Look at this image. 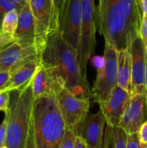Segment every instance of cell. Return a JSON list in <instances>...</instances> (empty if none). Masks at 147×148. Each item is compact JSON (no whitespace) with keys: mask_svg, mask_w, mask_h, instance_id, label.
<instances>
[{"mask_svg":"<svg viewBox=\"0 0 147 148\" xmlns=\"http://www.w3.org/2000/svg\"><path fill=\"white\" fill-rule=\"evenodd\" d=\"M10 101V92L1 91L0 92V111L4 113L8 111Z\"/></svg>","mask_w":147,"mask_h":148,"instance_id":"24","label":"cell"},{"mask_svg":"<svg viewBox=\"0 0 147 148\" xmlns=\"http://www.w3.org/2000/svg\"><path fill=\"white\" fill-rule=\"evenodd\" d=\"M130 97L129 92L117 86L108 99L99 105L108 127H120L121 119Z\"/></svg>","mask_w":147,"mask_h":148,"instance_id":"15","label":"cell"},{"mask_svg":"<svg viewBox=\"0 0 147 148\" xmlns=\"http://www.w3.org/2000/svg\"><path fill=\"white\" fill-rule=\"evenodd\" d=\"M143 17L147 16V0H138Z\"/></svg>","mask_w":147,"mask_h":148,"instance_id":"33","label":"cell"},{"mask_svg":"<svg viewBox=\"0 0 147 148\" xmlns=\"http://www.w3.org/2000/svg\"><path fill=\"white\" fill-rule=\"evenodd\" d=\"M105 124V119L99 109L95 114L88 113L73 130L75 135L84 140L88 148H108L106 137H104Z\"/></svg>","mask_w":147,"mask_h":148,"instance_id":"9","label":"cell"},{"mask_svg":"<svg viewBox=\"0 0 147 148\" xmlns=\"http://www.w3.org/2000/svg\"><path fill=\"white\" fill-rule=\"evenodd\" d=\"M1 48H2V47H1ZM0 49H1V48H0Z\"/></svg>","mask_w":147,"mask_h":148,"instance_id":"38","label":"cell"},{"mask_svg":"<svg viewBox=\"0 0 147 148\" xmlns=\"http://www.w3.org/2000/svg\"><path fill=\"white\" fill-rule=\"evenodd\" d=\"M15 41L24 46H37L43 49L45 45L39 43L36 35L34 17L30 4H27L19 12L18 25L14 36Z\"/></svg>","mask_w":147,"mask_h":148,"instance_id":"17","label":"cell"},{"mask_svg":"<svg viewBox=\"0 0 147 148\" xmlns=\"http://www.w3.org/2000/svg\"><path fill=\"white\" fill-rule=\"evenodd\" d=\"M1 148H7V147H6V146H4V147H2Z\"/></svg>","mask_w":147,"mask_h":148,"instance_id":"37","label":"cell"},{"mask_svg":"<svg viewBox=\"0 0 147 148\" xmlns=\"http://www.w3.org/2000/svg\"><path fill=\"white\" fill-rule=\"evenodd\" d=\"M59 33L65 43L77 51L82 25L81 0L59 1Z\"/></svg>","mask_w":147,"mask_h":148,"instance_id":"7","label":"cell"},{"mask_svg":"<svg viewBox=\"0 0 147 148\" xmlns=\"http://www.w3.org/2000/svg\"><path fill=\"white\" fill-rule=\"evenodd\" d=\"M140 144L147 145V120L142 124L138 132Z\"/></svg>","mask_w":147,"mask_h":148,"instance_id":"27","label":"cell"},{"mask_svg":"<svg viewBox=\"0 0 147 148\" xmlns=\"http://www.w3.org/2000/svg\"><path fill=\"white\" fill-rule=\"evenodd\" d=\"M31 82L24 89L10 92L5 143L7 148H24L25 146L31 126L35 101Z\"/></svg>","mask_w":147,"mask_h":148,"instance_id":"4","label":"cell"},{"mask_svg":"<svg viewBox=\"0 0 147 148\" xmlns=\"http://www.w3.org/2000/svg\"><path fill=\"white\" fill-rule=\"evenodd\" d=\"M10 72H0V92L2 91L6 84L7 83L9 79H10Z\"/></svg>","mask_w":147,"mask_h":148,"instance_id":"31","label":"cell"},{"mask_svg":"<svg viewBox=\"0 0 147 148\" xmlns=\"http://www.w3.org/2000/svg\"><path fill=\"white\" fill-rule=\"evenodd\" d=\"M32 90L35 99L43 95H59L64 88V83L56 71L51 66L40 64L31 82Z\"/></svg>","mask_w":147,"mask_h":148,"instance_id":"12","label":"cell"},{"mask_svg":"<svg viewBox=\"0 0 147 148\" xmlns=\"http://www.w3.org/2000/svg\"><path fill=\"white\" fill-rule=\"evenodd\" d=\"M127 148H140L138 133L127 135Z\"/></svg>","mask_w":147,"mask_h":148,"instance_id":"26","label":"cell"},{"mask_svg":"<svg viewBox=\"0 0 147 148\" xmlns=\"http://www.w3.org/2000/svg\"><path fill=\"white\" fill-rule=\"evenodd\" d=\"M146 109H147V94H146Z\"/></svg>","mask_w":147,"mask_h":148,"instance_id":"36","label":"cell"},{"mask_svg":"<svg viewBox=\"0 0 147 148\" xmlns=\"http://www.w3.org/2000/svg\"><path fill=\"white\" fill-rule=\"evenodd\" d=\"M131 66L132 60L129 50L118 52L117 86L129 94L131 89Z\"/></svg>","mask_w":147,"mask_h":148,"instance_id":"18","label":"cell"},{"mask_svg":"<svg viewBox=\"0 0 147 148\" xmlns=\"http://www.w3.org/2000/svg\"><path fill=\"white\" fill-rule=\"evenodd\" d=\"M103 56L105 64L102 69L97 70L96 79L91 90L92 98L99 105L108 99L114 88L117 87L118 51L105 44Z\"/></svg>","mask_w":147,"mask_h":148,"instance_id":"8","label":"cell"},{"mask_svg":"<svg viewBox=\"0 0 147 148\" xmlns=\"http://www.w3.org/2000/svg\"><path fill=\"white\" fill-rule=\"evenodd\" d=\"M145 87L146 94H147V53L146 55V72H145Z\"/></svg>","mask_w":147,"mask_h":148,"instance_id":"34","label":"cell"},{"mask_svg":"<svg viewBox=\"0 0 147 148\" xmlns=\"http://www.w3.org/2000/svg\"><path fill=\"white\" fill-rule=\"evenodd\" d=\"M31 123L36 148H60L66 125L57 96L43 95L35 99Z\"/></svg>","mask_w":147,"mask_h":148,"instance_id":"3","label":"cell"},{"mask_svg":"<svg viewBox=\"0 0 147 148\" xmlns=\"http://www.w3.org/2000/svg\"><path fill=\"white\" fill-rule=\"evenodd\" d=\"M27 0H0V29L3 17L7 13L17 10H20L27 4Z\"/></svg>","mask_w":147,"mask_h":148,"instance_id":"21","label":"cell"},{"mask_svg":"<svg viewBox=\"0 0 147 148\" xmlns=\"http://www.w3.org/2000/svg\"><path fill=\"white\" fill-rule=\"evenodd\" d=\"M82 25L77 48V60L81 75L87 81L86 68L89 58L95 52L96 46L97 7L94 0H81Z\"/></svg>","mask_w":147,"mask_h":148,"instance_id":"5","label":"cell"},{"mask_svg":"<svg viewBox=\"0 0 147 148\" xmlns=\"http://www.w3.org/2000/svg\"><path fill=\"white\" fill-rule=\"evenodd\" d=\"M37 46H24L14 41L0 49V72H12L28 59L40 56Z\"/></svg>","mask_w":147,"mask_h":148,"instance_id":"11","label":"cell"},{"mask_svg":"<svg viewBox=\"0 0 147 148\" xmlns=\"http://www.w3.org/2000/svg\"><path fill=\"white\" fill-rule=\"evenodd\" d=\"M39 43L45 45L49 36L59 32V5L56 0H28Z\"/></svg>","mask_w":147,"mask_h":148,"instance_id":"6","label":"cell"},{"mask_svg":"<svg viewBox=\"0 0 147 148\" xmlns=\"http://www.w3.org/2000/svg\"><path fill=\"white\" fill-rule=\"evenodd\" d=\"M24 148H36L35 143L34 134H33V127H32V123H31V126H30V132H29L28 137H27V141H26V144H25V146H24Z\"/></svg>","mask_w":147,"mask_h":148,"instance_id":"30","label":"cell"},{"mask_svg":"<svg viewBox=\"0 0 147 148\" xmlns=\"http://www.w3.org/2000/svg\"><path fill=\"white\" fill-rule=\"evenodd\" d=\"M140 148H147V145L140 144Z\"/></svg>","mask_w":147,"mask_h":148,"instance_id":"35","label":"cell"},{"mask_svg":"<svg viewBox=\"0 0 147 148\" xmlns=\"http://www.w3.org/2000/svg\"><path fill=\"white\" fill-rule=\"evenodd\" d=\"M146 114H147L146 95H132L130 97L121 119L120 127L127 135L136 134L146 121Z\"/></svg>","mask_w":147,"mask_h":148,"instance_id":"14","label":"cell"},{"mask_svg":"<svg viewBox=\"0 0 147 148\" xmlns=\"http://www.w3.org/2000/svg\"><path fill=\"white\" fill-rule=\"evenodd\" d=\"M40 61L54 69L63 81L65 89L78 98L90 100L91 90L81 75L77 52L63 41L59 32L47 38Z\"/></svg>","mask_w":147,"mask_h":148,"instance_id":"2","label":"cell"},{"mask_svg":"<svg viewBox=\"0 0 147 148\" xmlns=\"http://www.w3.org/2000/svg\"><path fill=\"white\" fill-rule=\"evenodd\" d=\"M19 12L12 10L7 13L3 17L1 25V30L4 34L14 37L18 25Z\"/></svg>","mask_w":147,"mask_h":148,"instance_id":"20","label":"cell"},{"mask_svg":"<svg viewBox=\"0 0 147 148\" xmlns=\"http://www.w3.org/2000/svg\"><path fill=\"white\" fill-rule=\"evenodd\" d=\"M40 64V56L28 59L10 72V79L2 91L20 90L29 85Z\"/></svg>","mask_w":147,"mask_h":148,"instance_id":"16","label":"cell"},{"mask_svg":"<svg viewBox=\"0 0 147 148\" xmlns=\"http://www.w3.org/2000/svg\"><path fill=\"white\" fill-rule=\"evenodd\" d=\"M75 138H76V135L74 130L66 127L64 137H63L60 148H74Z\"/></svg>","mask_w":147,"mask_h":148,"instance_id":"22","label":"cell"},{"mask_svg":"<svg viewBox=\"0 0 147 148\" xmlns=\"http://www.w3.org/2000/svg\"><path fill=\"white\" fill-rule=\"evenodd\" d=\"M74 148H88V147L83 139L76 136L74 143Z\"/></svg>","mask_w":147,"mask_h":148,"instance_id":"32","label":"cell"},{"mask_svg":"<svg viewBox=\"0 0 147 148\" xmlns=\"http://www.w3.org/2000/svg\"><path fill=\"white\" fill-rule=\"evenodd\" d=\"M129 51L132 60L131 89L130 95H146L145 72L146 51L141 38H138L133 43Z\"/></svg>","mask_w":147,"mask_h":148,"instance_id":"13","label":"cell"},{"mask_svg":"<svg viewBox=\"0 0 147 148\" xmlns=\"http://www.w3.org/2000/svg\"><path fill=\"white\" fill-rule=\"evenodd\" d=\"M14 41H15L14 37L4 34V33L1 32V29H0V48L4 47V46H7V45Z\"/></svg>","mask_w":147,"mask_h":148,"instance_id":"29","label":"cell"},{"mask_svg":"<svg viewBox=\"0 0 147 148\" xmlns=\"http://www.w3.org/2000/svg\"><path fill=\"white\" fill-rule=\"evenodd\" d=\"M106 140L112 148H127V134L120 127H108Z\"/></svg>","mask_w":147,"mask_h":148,"instance_id":"19","label":"cell"},{"mask_svg":"<svg viewBox=\"0 0 147 148\" xmlns=\"http://www.w3.org/2000/svg\"><path fill=\"white\" fill-rule=\"evenodd\" d=\"M58 102L66 127L71 130L89 112L90 100L78 98L65 88L58 95Z\"/></svg>","mask_w":147,"mask_h":148,"instance_id":"10","label":"cell"},{"mask_svg":"<svg viewBox=\"0 0 147 148\" xmlns=\"http://www.w3.org/2000/svg\"><path fill=\"white\" fill-rule=\"evenodd\" d=\"M139 36L143 40V43L145 46L146 51L147 53V16L143 17L141 28H140Z\"/></svg>","mask_w":147,"mask_h":148,"instance_id":"25","label":"cell"},{"mask_svg":"<svg viewBox=\"0 0 147 148\" xmlns=\"http://www.w3.org/2000/svg\"><path fill=\"white\" fill-rule=\"evenodd\" d=\"M91 64L96 68L97 69H101L104 67L105 64V60L104 56H94L91 59Z\"/></svg>","mask_w":147,"mask_h":148,"instance_id":"28","label":"cell"},{"mask_svg":"<svg viewBox=\"0 0 147 148\" xmlns=\"http://www.w3.org/2000/svg\"><path fill=\"white\" fill-rule=\"evenodd\" d=\"M142 20L138 0H100L97 7V29L118 52L129 50L140 37Z\"/></svg>","mask_w":147,"mask_h":148,"instance_id":"1","label":"cell"},{"mask_svg":"<svg viewBox=\"0 0 147 148\" xmlns=\"http://www.w3.org/2000/svg\"><path fill=\"white\" fill-rule=\"evenodd\" d=\"M5 116L2 122L0 124V148L5 146L7 135V125H8V114L4 113Z\"/></svg>","mask_w":147,"mask_h":148,"instance_id":"23","label":"cell"}]
</instances>
